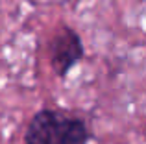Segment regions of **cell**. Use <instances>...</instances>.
I'll return each instance as SVG.
<instances>
[{
	"label": "cell",
	"mask_w": 146,
	"mask_h": 144,
	"mask_svg": "<svg viewBox=\"0 0 146 144\" xmlns=\"http://www.w3.org/2000/svg\"><path fill=\"white\" fill-rule=\"evenodd\" d=\"M91 131L82 116L63 109L37 111L24 131V144H87Z\"/></svg>",
	"instance_id": "cell-1"
},
{
	"label": "cell",
	"mask_w": 146,
	"mask_h": 144,
	"mask_svg": "<svg viewBox=\"0 0 146 144\" xmlns=\"http://www.w3.org/2000/svg\"><path fill=\"white\" fill-rule=\"evenodd\" d=\"M50 65L57 78H67V74L78 65L85 55V46L80 33L70 26H61L48 44Z\"/></svg>",
	"instance_id": "cell-2"
}]
</instances>
